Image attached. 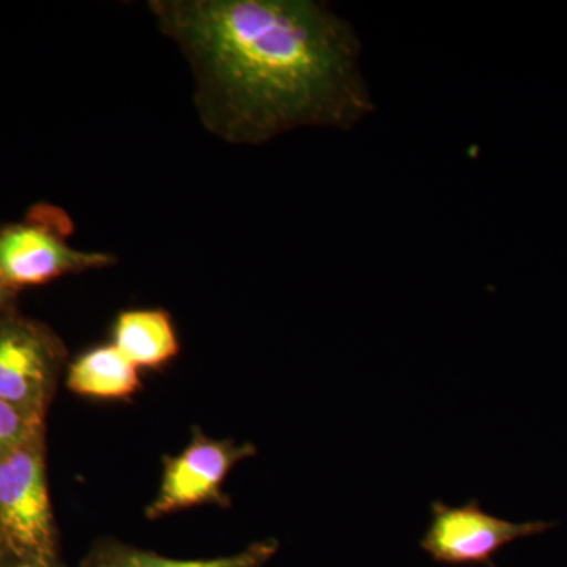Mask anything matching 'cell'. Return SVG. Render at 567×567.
Returning a JSON list of instances; mask_svg holds the SVG:
<instances>
[{"mask_svg": "<svg viewBox=\"0 0 567 567\" xmlns=\"http://www.w3.org/2000/svg\"><path fill=\"white\" fill-rule=\"evenodd\" d=\"M193 71L204 128L262 145L300 128L349 132L375 104L349 21L316 0H152Z\"/></svg>", "mask_w": 567, "mask_h": 567, "instance_id": "cell-1", "label": "cell"}, {"mask_svg": "<svg viewBox=\"0 0 567 567\" xmlns=\"http://www.w3.org/2000/svg\"><path fill=\"white\" fill-rule=\"evenodd\" d=\"M73 233V219L62 207L33 205L20 221L0 226V275L20 293L115 264L112 254L74 248L70 244Z\"/></svg>", "mask_w": 567, "mask_h": 567, "instance_id": "cell-2", "label": "cell"}, {"mask_svg": "<svg viewBox=\"0 0 567 567\" xmlns=\"http://www.w3.org/2000/svg\"><path fill=\"white\" fill-rule=\"evenodd\" d=\"M0 528L21 563L61 559L47 472V424L0 461Z\"/></svg>", "mask_w": 567, "mask_h": 567, "instance_id": "cell-3", "label": "cell"}, {"mask_svg": "<svg viewBox=\"0 0 567 567\" xmlns=\"http://www.w3.org/2000/svg\"><path fill=\"white\" fill-rule=\"evenodd\" d=\"M66 361V347L50 324L20 309L0 317V399L47 421Z\"/></svg>", "mask_w": 567, "mask_h": 567, "instance_id": "cell-4", "label": "cell"}, {"mask_svg": "<svg viewBox=\"0 0 567 567\" xmlns=\"http://www.w3.org/2000/svg\"><path fill=\"white\" fill-rule=\"evenodd\" d=\"M256 454L252 443L210 439L194 427L192 443L178 456L164 457L162 486L145 516L156 520L194 506H229L223 491L227 476L235 465Z\"/></svg>", "mask_w": 567, "mask_h": 567, "instance_id": "cell-5", "label": "cell"}, {"mask_svg": "<svg viewBox=\"0 0 567 567\" xmlns=\"http://www.w3.org/2000/svg\"><path fill=\"white\" fill-rule=\"evenodd\" d=\"M551 522L503 520L491 516L476 499L464 506L432 503V522L421 540L425 554L442 565H488L496 551L514 540L546 533Z\"/></svg>", "mask_w": 567, "mask_h": 567, "instance_id": "cell-6", "label": "cell"}, {"mask_svg": "<svg viewBox=\"0 0 567 567\" xmlns=\"http://www.w3.org/2000/svg\"><path fill=\"white\" fill-rule=\"evenodd\" d=\"M112 346L137 369H156L181 352L173 319L163 309L123 311L112 328Z\"/></svg>", "mask_w": 567, "mask_h": 567, "instance_id": "cell-7", "label": "cell"}, {"mask_svg": "<svg viewBox=\"0 0 567 567\" xmlns=\"http://www.w3.org/2000/svg\"><path fill=\"white\" fill-rule=\"evenodd\" d=\"M278 550V540L262 539L229 557L175 559L142 550L121 540L104 539L89 550L80 567H265Z\"/></svg>", "mask_w": 567, "mask_h": 567, "instance_id": "cell-8", "label": "cell"}, {"mask_svg": "<svg viewBox=\"0 0 567 567\" xmlns=\"http://www.w3.org/2000/svg\"><path fill=\"white\" fill-rule=\"evenodd\" d=\"M71 393L95 399H125L141 388L140 369L114 346H100L82 353L65 372Z\"/></svg>", "mask_w": 567, "mask_h": 567, "instance_id": "cell-9", "label": "cell"}, {"mask_svg": "<svg viewBox=\"0 0 567 567\" xmlns=\"http://www.w3.org/2000/svg\"><path fill=\"white\" fill-rule=\"evenodd\" d=\"M47 421L33 420L17 406L0 399V461L9 456L22 442L29 439Z\"/></svg>", "mask_w": 567, "mask_h": 567, "instance_id": "cell-10", "label": "cell"}, {"mask_svg": "<svg viewBox=\"0 0 567 567\" xmlns=\"http://www.w3.org/2000/svg\"><path fill=\"white\" fill-rule=\"evenodd\" d=\"M17 298V290L11 289L9 282L0 275V317L18 309Z\"/></svg>", "mask_w": 567, "mask_h": 567, "instance_id": "cell-11", "label": "cell"}, {"mask_svg": "<svg viewBox=\"0 0 567 567\" xmlns=\"http://www.w3.org/2000/svg\"><path fill=\"white\" fill-rule=\"evenodd\" d=\"M18 565H21V561L14 555L13 548L0 528V567H17Z\"/></svg>", "mask_w": 567, "mask_h": 567, "instance_id": "cell-12", "label": "cell"}, {"mask_svg": "<svg viewBox=\"0 0 567 567\" xmlns=\"http://www.w3.org/2000/svg\"><path fill=\"white\" fill-rule=\"evenodd\" d=\"M17 567H66L63 565L62 559L54 563H21Z\"/></svg>", "mask_w": 567, "mask_h": 567, "instance_id": "cell-13", "label": "cell"}]
</instances>
